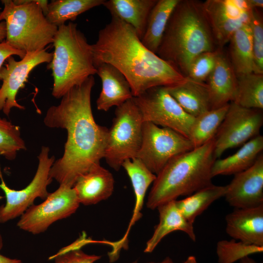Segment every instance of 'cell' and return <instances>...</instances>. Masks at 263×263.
<instances>
[{"instance_id": "12", "label": "cell", "mask_w": 263, "mask_h": 263, "mask_svg": "<svg viewBox=\"0 0 263 263\" xmlns=\"http://www.w3.org/2000/svg\"><path fill=\"white\" fill-rule=\"evenodd\" d=\"M263 124L262 110L246 108L230 102L214 137L216 158L226 150L243 145L260 135Z\"/></svg>"}, {"instance_id": "37", "label": "cell", "mask_w": 263, "mask_h": 263, "mask_svg": "<svg viewBox=\"0 0 263 263\" xmlns=\"http://www.w3.org/2000/svg\"><path fill=\"white\" fill-rule=\"evenodd\" d=\"M2 246V238L0 234V250L1 249ZM0 263H22V261L19 259L9 258L0 254Z\"/></svg>"}, {"instance_id": "9", "label": "cell", "mask_w": 263, "mask_h": 263, "mask_svg": "<svg viewBox=\"0 0 263 263\" xmlns=\"http://www.w3.org/2000/svg\"><path fill=\"white\" fill-rule=\"evenodd\" d=\"M50 149L42 146L38 156V164L35 175L29 184L21 190L8 187L4 182L0 168V188L6 198L5 205L0 206V223H4L21 216L37 198L45 199L50 193L47 186L52 182L50 176L55 156H49Z\"/></svg>"}, {"instance_id": "1", "label": "cell", "mask_w": 263, "mask_h": 263, "mask_svg": "<svg viewBox=\"0 0 263 263\" xmlns=\"http://www.w3.org/2000/svg\"><path fill=\"white\" fill-rule=\"evenodd\" d=\"M94 83L91 75L73 87L58 105L47 110L44 118L47 127L67 132L63 155L50 171V177L60 185L73 187L81 175L104 158L109 129L98 125L93 116L91 97Z\"/></svg>"}, {"instance_id": "22", "label": "cell", "mask_w": 263, "mask_h": 263, "mask_svg": "<svg viewBox=\"0 0 263 263\" xmlns=\"http://www.w3.org/2000/svg\"><path fill=\"white\" fill-rule=\"evenodd\" d=\"M166 88L184 111L193 117L211 110L206 82L187 77L181 83Z\"/></svg>"}, {"instance_id": "8", "label": "cell", "mask_w": 263, "mask_h": 263, "mask_svg": "<svg viewBox=\"0 0 263 263\" xmlns=\"http://www.w3.org/2000/svg\"><path fill=\"white\" fill-rule=\"evenodd\" d=\"M193 149L189 139L182 134L145 121L142 142L136 158L156 175L171 158Z\"/></svg>"}, {"instance_id": "21", "label": "cell", "mask_w": 263, "mask_h": 263, "mask_svg": "<svg viewBox=\"0 0 263 263\" xmlns=\"http://www.w3.org/2000/svg\"><path fill=\"white\" fill-rule=\"evenodd\" d=\"M157 208L159 222L152 235L147 242L144 252H152L166 235L175 231H183L192 241H196L193 224L182 214L177 207L176 200L161 205Z\"/></svg>"}, {"instance_id": "13", "label": "cell", "mask_w": 263, "mask_h": 263, "mask_svg": "<svg viewBox=\"0 0 263 263\" xmlns=\"http://www.w3.org/2000/svg\"><path fill=\"white\" fill-rule=\"evenodd\" d=\"M52 57L53 53L47 52L45 48L26 53L19 61L13 56L6 60V63L0 69V80L2 81L0 87V111H2L5 115L9 116L13 108L25 109L16 100L18 92L25 87L31 72L42 63H49Z\"/></svg>"}, {"instance_id": "19", "label": "cell", "mask_w": 263, "mask_h": 263, "mask_svg": "<svg viewBox=\"0 0 263 263\" xmlns=\"http://www.w3.org/2000/svg\"><path fill=\"white\" fill-rule=\"evenodd\" d=\"M114 183L113 174L98 164L81 175L73 188L80 204L87 206L109 198L113 192Z\"/></svg>"}, {"instance_id": "38", "label": "cell", "mask_w": 263, "mask_h": 263, "mask_svg": "<svg viewBox=\"0 0 263 263\" xmlns=\"http://www.w3.org/2000/svg\"><path fill=\"white\" fill-rule=\"evenodd\" d=\"M249 7L253 9L261 8L263 7V0H246Z\"/></svg>"}, {"instance_id": "29", "label": "cell", "mask_w": 263, "mask_h": 263, "mask_svg": "<svg viewBox=\"0 0 263 263\" xmlns=\"http://www.w3.org/2000/svg\"><path fill=\"white\" fill-rule=\"evenodd\" d=\"M105 0H53L48 5L47 20L57 27L74 21L83 13L103 5Z\"/></svg>"}, {"instance_id": "30", "label": "cell", "mask_w": 263, "mask_h": 263, "mask_svg": "<svg viewBox=\"0 0 263 263\" xmlns=\"http://www.w3.org/2000/svg\"><path fill=\"white\" fill-rule=\"evenodd\" d=\"M236 96L233 101L246 108L263 109V74L251 73L237 77Z\"/></svg>"}, {"instance_id": "41", "label": "cell", "mask_w": 263, "mask_h": 263, "mask_svg": "<svg viewBox=\"0 0 263 263\" xmlns=\"http://www.w3.org/2000/svg\"><path fill=\"white\" fill-rule=\"evenodd\" d=\"M131 263H137V262L134 261ZM148 263H174L170 258L167 257L165 259H164L163 261L160 262H158V263L150 262Z\"/></svg>"}, {"instance_id": "34", "label": "cell", "mask_w": 263, "mask_h": 263, "mask_svg": "<svg viewBox=\"0 0 263 263\" xmlns=\"http://www.w3.org/2000/svg\"><path fill=\"white\" fill-rule=\"evenodd\" d=\"M255 65L260 74H263V22L261 14L253 9L249 23Z\"/></svg>"}, {"instance_id": "5", "label": "cell", "mask_w": 263, "mask_h": 263, "mask_svg": "<svg viewBox=\"0 0 263 263\" xmlns=\"http://www.w3.org/2000/svg\"><path fill=\"white\" fill-rule=\"evenodd\" d=\"M54 51L47 68L52 72V95L61 98L73 87L96 74L91 44L76 23L58 27L53 42Z\"/></svg>"}, {"instance_id": "24", "label": "cell", "mask_w": 263, "mask_h": 263, "mask_svg": "<svg viewBox=\"0 0 263 263\" xmlns=\"http://www.w3.org/2000/svg\"><path fill=\"white\" fill-rule=\"evenodd\" d=\"M263 150V136L261 134L243 145L235 153L223 159H216L211 175H235L252 166Z\"/></svg>"}, {"instance_id": "36", "label": "cell", "mask_w": 263, "mask_h": 263, "mask_svg": "<svg viewBox=\"0 0 263 263\" xmlns=\"http://www.w3.org/2000/svg\"><path fill=\"white\" fill-rule=\"evenodd\" d=\"M23 51L18 50L10 45L5 40L0 43V69L2 66L4 62L10 56L16 55L21 59L26 55Z\"/></svg>"}, {"instance_id": "2", "label": "cell", "mask_w": 263, "mask_h": 263, "mask_svg": "<svg viewBox=\"0 0 263 263\" xmlns=\"http://www.w3.org/2000/svg\"><path fill=\"white\" fill-rule=\"evenodd\" d=\"M91 47L94 67L107 63L118 69L133 97L153 87L176 85L187 78L146 47L131 26L115 17L99 30Z\"/></svg>"}, {"instance_id": "20", "label": "cell", "mask_w": 263, "mask_h": 263, "mask_svg": "<svg viewBox=\"0 0 263 263\" xmlns=\"http://www.w3.org/2000/svg\"><path fill=\"white\" fill-rule=\"evenodd\" d=\"M129 176L135 195V205L132 218L123 237L115 242V247L119 250L125 248L128 237L132 226L142 216L141 210L147 189L156 178V175L150 171L142 162L135 157L125 160L122 165Z\"/></svg>"}, {"instance_id": "7", "label": "cell", "mask_w": 263, "mask_h": 263, "mask_svg": "<svg viewBox=\"0 0 263 263\" xmlns=\"http://www.w3.org/2000/svg\"><path fill=\"white\" fill-rule=\"evenodd\" d=\"M108 130L104 158L118 171L123 162L136 157L142 139L144 121L133 97L117 107Z\"/></svg>"}, {"instance_id": "35", "label": "cell", "mask_w": 263, "mask_h": 263, "mask_svg": "<svg viewBox=\"0 0 263 263\" xmlns=\"http://www.w3.org/2000/svg\"><path fill=\"white\" fill-rule=\"evenodd\" d=\"M101 258V256L88 254L80 248L71 245L60 250L50 257L55 260V263H94Z\"/></svg>"}, {"instance_id": "32", "label": "cell", "mask_w": 263, "mask_h": 263, "mask_svg": "<svg viewBox=\"0 0 263 263\" xmlns=\"http://www.w3.org/2000/svg\"><path fill=\"white\" fill-rule=\"evenodd\" d=\"M263 252V246L248 244L235 240H221L216 245L219 263H234L250 255Z\"/></svg>"}, {"instance_id": "39", "label": "cell", "mask_w": 263, "mask_h": 263, "mask_svg": "<svg viewBox=\"0 0 263 263\" xmlns=\"http://www.w3.org/2000/svg\"><path fill=\"white\" fill-rule=\"evenodd\" d=\"M6 24L4 21H0V43L4 41L6 38Z\"/></svg>"}, {"instance_id": "14", "label": "cell", "mask_w": 263, "mask_h": 263, "mask_svg": "<svg viewBox=\"0 0 263 263\" xmlns=\"http://www.w3.org/2000/svg\"><path fill=\"white\" fill-rule=\"evenodd\" d=\"M202 6L215 43L221 49L237 30L249 24L252 11L246 0H207Z\"/></svg>"}, {"instance_id": "4", "label": "cell", "mask_w": 263, "mask_h": 263, "mask_svg": "<svg viewBox=\"0 0 263 263\" xmlns=\"http://www.w3.org/2000/svg\"><path fill=\"white\" fill-rule=\"evenodd\" d=\"M216 159L214 138L201 147L171 158L156 175L147 207L154 209L212 184L211 169Z\"/></svg>"}, {"instance_id": "10", "label": "cell", "mask_w": 263, "mask_h": 263, "mask_svg": "<svg viewBox=\"0 0 263 263\" xmlns=\"http://www.w3.org/2000/svg\"><path fill=\"white\" fill-rule=\"evenodd\" d=\"M133 99L144 122L171 129L188 138L194 117L184 111L166 87L150 88Z\"/></svg>"}, {"instance_id": "6", "label": "cell", "mask_w": 263, "mask_h": 263, "mask_svg": "<svg viewBox=\"0 0 263 263\" xmlns=\"http://www.w3.org/2000/svg\"><path fill=\"white\" fill-rule=\"evenodd\" d=\"M0 21L6 24L5 41L26 53L43 50L53 43L58 27L45 15L47 0H2Z\"/></svg>"}, {"instance_id": "23", "label": "cell", "mask_w": 263, "mask_h": 263, "mask_svg": "<svg viewBox=\"0 0 263 263\" xmlns=\"http://www.w3.org/2000/svg\"><path fill=\"white\" fill-rule=\"evenodd\" d=\"M157 0H109L103 5L112 17L117 18L131 26L140 39L146 28L151 10Z\"/></svg>"}, {"instance_id": "28", "label": "cell", "mask_w": 263, "mask_h": 263, "mask_svg": "<svg viewBox=\"0 0 263 263\" xmlns=\"http://www.w3.org/2000/svg\"><path fill=\"white\" fill-rule=\"evenodd\" d=\"M229 104L211 109L194 117L188 136L193 148L201 147L215 137Z\"/></svg>"}, {"instance_id": "17", "label": "cell", "mask_w": 263, "mask_h": 263, "mask_svg": "<svg viewBox=\"0 0 263 263\" xmlns=\"http://www.w3.org/2000/svg\"><path fill=\"white\" fill-rule=\"evenodd\" d=\"M211 109L235 100L238 79L229 58L218 49L215 67L206 82Z\"/></svg>"}, {"instance_id": "40", "label": "cell", "mask_w": 263, "mask_h": 263, "mask_svg": "<svg viewBox=\"0 0 263 263\" xmlns=\"http://www.w3.org/2000/svg\"><path fill=\"white\" fill-rule=\"evenodd\" d=\"M240 263H256V262L253 259L247 256L240 260Z\"/></svg>"}, {"instance_id": "18", "label": "cell", "mask_w": 263, "mask_h": 263, "mask_svg": "<svg viewBox=\"0 0 263 263\" xmlns=\"http://www.w3.org/2000/svg\"><path fill=\"white\" fill-rule=\"evenodd\" d=\"M95 68L102 82V89L96 102L97 110L108 111L133 97L129 83L118 69L107 63L100 64Z\"/></svg>"}, {"instance_id": "15", "label": "cell", "mask_w": 263, "mask_h": 263, "mask_svg": "<svg viewBox=\"0 0 263 263\" xmlns=\"http://www.w3.org/2000/svg\"><path fill=\"white\" fill-rule=\"evenodd\" d=\"M225 195L235 208L254 207L263 205V154L247 169L234 175L226 185Z\"/></svg>"}, {"instance_id": "16", "label": "cell", "mask_w": 263, "mask_h": 263, "mask_svg": "<svg viewBox=\"0 0 263 263\" xmlns=\"http://www.w3.org/2000/svg\"><path fill=\"white\" fill-rule=\"evenodd\" d=\"M225 220L226 232L233 239L263 246V205L235 208L226 215Z\"/></svg>"}, {"instance_id": "3", "label": "cell", "mask_w": 263, "mask_h": 263, "mask_svg": "<svg viewBox=\"0 0 263 263\" xmlns=\"http://www.w3.org/2000/svg\"><path fill=\"white\" fill-rule=\"evenodd\" d=\"M216 44L202 2L180 0L168 22L156 55L186 77L198 55L214 51Z\"/></svg>"}, {"instance_id": "33", "label": "cell", "mask_w": 263, "mask_h": 263, "mask_svg": "<svg viewBox=\"0 0 263 263\" xmlns=\"http://www.w3.org/2000/svg\"><path fill=\"white\" fill-rule=\"evenodd\" d=\"M218 49L205 52L197 56L190 62L187 76L194 81L205 83L213 70Z\"/></svg>"}, {"instance_id": "26", "label": "cell", "mask_w": 263, "mask_h": 263, "mask_svg": "<svg viewBox=\"0 0 263 263\" xmlns=\"http://www.w3.org/2000/svg\"><path fill=\"white\" fill-rule=\"evenodd\" d=\"M180 0H157L149 14L141 39L143 45L156 54L169 19Z\"/></svg>"}, {"instance_id": "31", "label": "cell", "mask_w": 263, "mask_h": 263, "mask_svg": "<svg viewBox=\"0 0 263 263\" xmlns=\"http://www.w3.org/2000/svg\"><path fill=\"white\" fill-rule=\"evenodd\" d=\"M26 149L25 142L20 136V128L6 118H0V155L13 160L18 151Z\"/></svg>"}, {"instance_id": "11", "label": "cell", "mask_w": 263, "mask_h": 263, "mask_svg": "<svg viewBox=\"0 0 263 263\" xmlns=\"http://www.w3.org/2000/svg\"><path fill=\"white\" fill-rule=\"evenodd\" d=\"M79 205L73 187L60 185L43 202L30 206L20 216L17 226L33 234L42 233L54 222L74 214Z\"/></svg>"}, {"instance_id": "27", "label": "cell", "mask_w": 263, "mask_h": 263, "mask_svg": "<svg viewBox=\"0 0 263 263\" xmlns=\"http://www.w3.org/2000/svg\"><path fill=\"white\" fill-rule=\"evenodd\" d=\"M226 189V186H217L212 184L184 199L176 200V204L184 217L193 224L196 218L212 203L225 196Z\"/></svg>"}, {"instance_id": "42", "label": "cell", "mask_w": 263, "mask_h": 263, "mask_svg": "<svg viewBox=\"0 0 263 263\" xmlns=\"http://www.w3.org/2000/svg\"><path fill=\"white\" fill-rule=\"evenodd\" d=\"M183 263H197V262L195 257L190 256Z\"/></svg>"}, {"instance_id": "25", "label": "cell", "mask_w": 263, "mask_h": 263, "mask_svg": "<svg viewBox=\"0 0 263 263\" xmlns=\"http://www.w3.org/2000/svg\"><path fill=\"white\" fill-rule=\"evenodd\" d=\"M229 43V59L237 77L258 74L254 58L251 29L249 24L237 30Z\"/></svg>"}]
</instances>
